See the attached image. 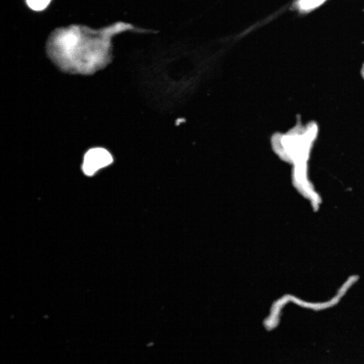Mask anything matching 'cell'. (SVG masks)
<instances>
[{"label":"cell","instance_id":"obj_2","mask_svg":"<svg viewBox=\"0 0 364 364\" xmlns=\"http://www.w3.org/2000/svg\"><path fill=\"white\" fill-rule=\"evenodd\" d=\"M326 0H298L297 6L302 11L311 10L323 3Z\"/></svg>","mask_w":364,"mask_h":364},{"label":"cell","instance_id":"obj_1","mask_svg":"<svg viewBox=\"0 0 364 364\" xmlns=\"http://www.w3.org/2000/svg\"><path fill=\"white\" fill-rule=\"evenodd\" d=\"M112 161V155L105 149L92 148L87 151L84 156L82 169L85 174L92 175Z\"/></svg>","mask_w":364,"mask_h":364},{"label":"cell","instance_id":"obj_3","mask_svg":"<svg viewBox=\"0 0 364 364\" xmlns=\"http://www.w3.org/2000/svg\"><path fill=\"white\" fill-rule=\"evenodd\" d=\"M51 0H26L29 7L34 10H41L44 9Z\"/></svg>","mask_w":364,"mask_h":364}]
</instances>
